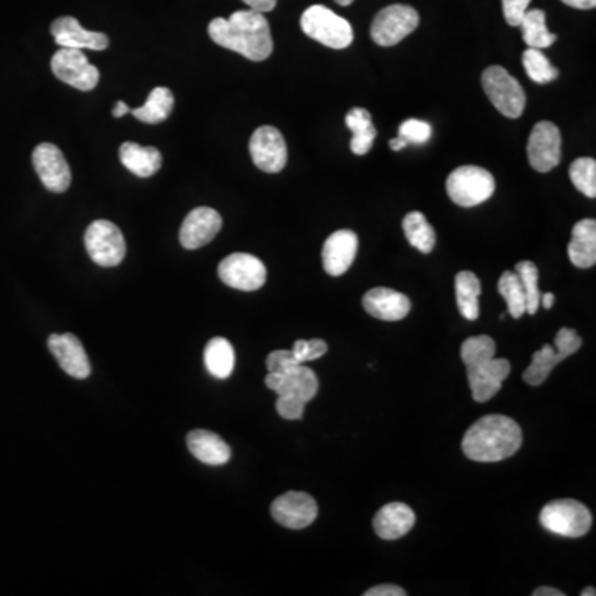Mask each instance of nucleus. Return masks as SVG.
I'll list each match as a JSON object with an SVG mask.
<instances>
[{
    "label": "nucleus",
    "instance_id": "obj_1",
    "mask_svg": "<svg viewBox=\"0 0 596 596\" xmlns=\"http://www.w3.org/2000/svg\"><path fill=\"white\" fill-rule=\"evenodd\" d=\"M207 30L214 44L241 53L252 62H264L274 52L269 22L255 10H237L229 19L217 17Z\"/></svg>",
    "mask_w": 596,
    "mask_h": 596
},
{
    "label": "nucleus",
    "instance_id": "obj_2",
    "mask_svg": "<svg viewBox=\"0 0 596 596\" xmlns=\"http://www.w3.org/2000/svg\"><path fill=\"white\" fill-rule=\"evenodd\" d=\"M522 446V429L514 419L489 414L467 429L462 451L471 461L497 462L514 456Z\"/></svg>",
    "mask_w": 596,
    "mask_h": 596
},
{
    "label": "nucleus",
    "instance_id": "obj_3",
    "mask_svg": "<svg viewBox=\"0 0 596 596\" xmlns=\"http://www.w3.org/2000/svg\"><path fill=\"white\" fill-rule=\"evenodd\" d=\"M461 358L467 368L472 398L477 403L494 398L510 375V361L496 358V342L487 335L467 338L462 343Z\"/></svg>",
    "mask_w": 596,
    "mask_h": 596
},
{
    "label": "nucleus",
    "instance_id": "obj_4",
    "mask_svg": "<svg viewBox=\"0 0 596 596\" xmlns=\"http://www.w3.org/2000/svg\"><path fill=\"white\" fill-rule=\"evenodd\" d=\"M300 27L303 34L330 49H347L355 39L350 22L325 5L308 7L300 19Z\"/></svg>",
    "mask_w": 596,
    "mask_h": 596
},
{
    "label": "nucleus",
    "instance_id": "obj_5",
    "mask_svg": "<svg viewBox=\"0 0 596 596\" xmlns=\"http://www.w3.org/2000/svg\"><path fill=\"white\" fill-rule=\"evenodd\" d=\"M446 189L447 196L457 206L474 207L492 198L496 179L487 169L479 166H461L449 174Z\"/></svg>",
    "mask_w": 596,
    "mask_h": 596
},
{
    "label": "nucleus",
    "instance_id": "obj_6",
    "mask_svg": "<svg viewBox=\"0 0 596 596\" xmlns=\"http://www.w3.org/2000/svg\"><path fill=\"white\" fill-rule=\"evenodd\" d=\"M592 514L587 505L573 499L553 500L540 512V524L552 534L577 539L592 529Z\"/></svg>",
    "mask_w": 596,
    "mask_h": 596
},
{
    "label": "nucleus",
    "instance_id": "obj_7",
    "mask_svg": "<svg viewBox=\"0 0 596 596\" xmlns=\"http://www.w3.org/2000/svg\"><path fill=\"white\" fill-rule=\"evenodd\" d=\"M482 88L496 110L507 118H519L525 110L524 88L504 67L492 65L482 73Z\"/></svg>",
    "mask_w": 596,
    "mask_h": 596
},
{
    "label": "nucleus",
    "instance_id": "obj_8",
    "mask_svg": "<svg viewBox=\"0 0 596 596\" xmlns=\"http://www.w3.org/2000/svg\"><path fill=\"white\" fill-rule=\"evenodd\" d=\"M582 347V338L572 328L558 330L555 342L552 345H545L535 351L532 356V363L524 371V381L530 386H539L547 380L548 375L555 370V366L568 356L575 355Z\"/></svg>",
    "mask_w": 596,
    "mask_h": 596
},
{
    "label": "nucleus",
    "instance_id": "obj_9",
    "mask_svg": "<svg viewBox=\"0 0 596 596\" xmlns=\"http://www.w3.org/2000/svg\"><path fill=\"white\" fill-rule=\"evenodd\" d=\"M418 10L409 5L395 4L376 15L371 24V39L381 47H393L418 29Z\"/></svg>",
    "mask_w": 596,
    "mask_h": 596
},
{
    "label": "nucleus",
    "instance_id": "obj_10",
    "mask_svg": "<svg viewBox=\"0 0 596 596\" xmlns=\"http://www.w3.org/2000/svg\"><path fill=\"white\" fill-rule=\"evenodd\" d=\"M85 247L95 264L116 267L125 259L126 242L118 226L110 221H95L85 234Z\"/></svg>",
    "mask_w": 596,
    "mask_h": 596
},
{
    "label": "nucleus",
    "instance_id": "obj_11",
    "mask_svg": "<svg viewBox=\"0 0 596 596\" xmlns=\"http://www.w3.org/2000/svg\"><path fill=\"white\" fill-rule=\"evenodd\" d=\"M219 279L232 289L242 292H254L264 287L267 280V269L264 262L255 255L237 254L227 255L217 269Z\"/></svg>",
    "mask_w": 596,
    "mask_h": 596
},
{
    "label": "nucleus",
    "instance_id": "obj_12",
    "mask_svg": "<svg viewBox=\"0 0 596 596\" xmlns=\"http://www.w3.org/2000/svg\"><path fill=\"white\" fill-rule=\"evenodd\" d=\"M52 72L58 80L82 92H92L100 82L98 68L88 62L83 50L62 47L52 57Z\"/></svg>",
    "mask_w": 596,
    "mask_h": 596
},
{
    "label": "nucleus",
    "instance_id": "obj_13",
    "mask_svg": "<svg viewBox=\"0 0 596 596\" xmlns=\"http://www.w3.org/2000/svg\"><path fill=\"white\" fill-rule=\"evenodd\" d=\"M250 156L255 166L264 173H280L287 164V143L274 126H260L249 143Z\"/></svg>",
    "mask_w": 596,
    "mask_h": 596
},
{
    "label": "nucleus",
    "instance_id": "obj_14",
    "mask_svg": "<svg viewBox=\"0 0 596 596\" xmlns=\"http://www.w3.org/2000/svg\"><path fill=\"white\" fill-rule=\"evenodd\" d=\"M530 166L539 173H548L557 168L562 158V135L550 121H540L530 133L527 145Z\"/></svg>",
    "mask_w": 596,
    "mask_h": 596
},
{
    "label": "nucleus",
    "instance_id": "obj_15",
    "mask_svg": "<svg viewBox=\"0 0 596 596\" xmlns=\"http://www.w3.org/2000/svg\"><path fill=\"white\" fill-rule=\"evenodd\" d=\"M32 163L40 181L52 193H65L72 184V171L62 149L50 143H42L34 149Z\"/></svg>",
    "mask_w": 596,
    "mask_h": 596
},
{
    "label": "nucleus",
    "instance_id": "obj_16",
    "mask_svg": "<svg viewBox=\"0 0 596 596\" xmlns=\"http://www.w3.org/2000/svg\"><path fill=\"white\" fill-rule=\"evenodd\" d=\"M270 514L287 529L300 530L315 522L318 505L305 492H285L272 502Z\"/></svg>",
    "mask_w": 596,
    "mask_h": 596
},
{
    "label": "nucleus",
    "instance_id": "obj_17",
    "mask_svg": "<svg viewBox=\"0 0 596 596\" xmlns=\"http://www.w3.org/2000/svg\"><path fill=\"white\" fill-rule=\"evenodd\" d=\"M222 227V217L211 207H196L184 219L179 241L184 249L194 250L204 247L219 234Z\"/></svg>",
    "mask_w": 596,
    "mask_h": 596
},
{
    "label": "nucleus",
    "instance_id": "obj_18",
    "mask_svg": "<svg viewBox=\"0 0 596 596\" xmlns=\"http://www.w3.org/2000/svg\"><path fill=\"white\" fill-rule=\"evenodd\" d=\"M49 348L67 375L73 376L77 380H85L92 373V365L85 353V348L72 333L50 335Z\"/></svg>",
    "mask_w": 596,
    "mask_h": 596
},
{
    "label": "nucleus",
    "instance_id": "obj_19",
    "mask_svg": "<svg viewBox=\"0 0 596 596\" xmlns=\"http://www.w3.org/2000/svg\"><path fill=\"white\" fill-rule=\"evenodd\" d=\"M50 32L63 49L105 50L110 45L105 34L83 29L75 17H60L53 22Z\"/></svg>",
    "mask_w": 596,
    "mask_h": 596
},
{
    "label": "nucleus",
    "instance_id": "obj_20",
    "mask_svg": "<svg viewBox=\"0 0 596 596\" xmlns=\"http://www.w3.org/2000/svg\"><path fill=\"white\" fill-rule=\"evenodd\" d=\"M356 252H358V237L355 232L347 229L333 232L323 244V269L332 277H340L355 262Z\"/></svg>",
    "mask_w": 596,
    "mask_h": 596
},
{
    "label": "nucleus",
    "instance_id": "obj_21",
    "mask_svg": "<svg viewBox=\"0 0 596 596\" xmlns=\"http://www.w3.org/2000/svg\"><path fill=\"white\" fill-rule=\"evenodd\" d=\"M265 385L279 396H295L308 403L317 395L318 378L310 368L300 365L290 373H269L265 376Z\"/></svg>",
    "mask_w": 596,
    "mask_h": 596
},
{
    "label": "nucleus",
    "instance_id": "obj_22",
    "mask_svg": "<svg viewBox=\"0 0 596 596\" xmlns=\"http://www.w3.org/2000/svg\"><path fill=\"white\" fill-rule=\"evenodd\" d=\"M363 307L371 317L383 320V322H398V320L408 317L411 302L406 295L399 294L396 290L378 287V289L366 292L363 297Z\"/></svg>",
    "mask_w": 596,
    "mask_h": 596
},
{
    "label": "nucleus",
    "instance_id": "obj_23",
    "mask_svg": "<svg viewBox=\"0 0 596 596\" xmlns=\"http://www.w3.org/2000/svg\"><path fill=\"white\" fill-rule=\"evenodd\" d=\"M416 524V515L409 505L391 502L378 510L373 520V527L378 537L383 540L401 539L409 534Z\"/></svg>",
    "mask_w": 596,
    "mask_h": 596
},
{
    "label": "nucleus",
    "instance_id": "obj_24",
    "mask_svg": "<svg viewBox=\"0 0 596 596\" xmlns=\"http://www.w3.org/2000/svg\"><path fill=\"white\" fill-rule=\"evenodd\" d=\"M188 449L193 456L209 466H222L231 459V447L229 444L207 429H196L188 434Z\"/></svg>",
    "mask_w": 596,
    "mask_h": 596
},
{
    "label": "nucleus",
    "instance_id": "obj_25",
    "mask_svg": "<svg viewBox=\"0 0 596 596\" xmlns=\"http://www.w3.org/2000/svg\"><path fill=\"white\" fill-rule=\"evenodd\" d=\"M568 257L578 269H590L596 264L595 219H583L573 226L572 241L568 244Z\"/></svg>",
    "mask_w": 596,
    "mask_h": 596
},
{
    "label": "nucleus",
    "instance_id": "obj_26",
    "mask_svg": "<svg viewBox=\"0 0 596 596\" xmlns=\"http://www.w3.org/2000/svg\"><path fill=\"white\" fill-rule=\"evenodd\" d=\"M120 159L123 166L138 178H149L163 166V154L159 153L158 148L130 141L120 146Z\"/></svg>",
    "mask_w": 596,
    "mask_h": 596
},
{
    "label": "nucleus",
    "instance_id": "obj_27",
    "mask_svg": "<svg viewBox=\"0 0 596 596\" xmlns=\"http://www.w3.org/2000/svg\"><path fill=\"white\" fill-rule=\"evenodd\" d=\"M345 121H347L348 130L353 133V140L350 143L351 151L356 156L370 153L376 140V128L371 120L370 111L365 108H351Z\"/></svg>",
    "mask_w": 596,
    "mask_h": 596
},
{
    "label": "nucleus",
    "instance_id": "obj_28",
    "mask_svg": "<svg viewBox=\"0 0 596 596\" xmlns=\"http://www.w3.org/2000/svg\"><path fill=\"white\" fill-rule=\"evenodd\" d=\"M479 297H481V280L469 270H462L456 275V302L459 312L466 320L479 318Z\"/></svg>",
    "mask_w": 596,
    "mask_h": 596
},
{
    "label": "nucleus",
    "instance_id": "obj_29",
    "mask_svg": "<svg viewBox=\"0 0 596 596\" xmlns=\"http://www.w3.org/2000/svg\"><path fill=\"white\" fill-rule=\"evenodd\" d=\"M204 363H206L207 371L214 378L226 380L232 375L234 365H236L234 347L227 342L226 338H212L211 342L207 343L206 350H204Z\"/></svg>",
    "mask_w": 596,
    "mask_h": 596
},
{
    "label": "nucleus",
    "instance_id": "obj_30",
    "mask_svg": "<svg viewBox=\"0 0 596 596\" xmlns=\"http://www.w3.org/2000/svg\"><path fill=\"white\" fill-rule=\"evenodd\" d=\"M173 108V92L169 88L158 87L149 93L145 105L131 110L130 113L135 116L136 120L149 123V125H156V123H163L164 120H168L169 115L173 113Z\"/></svg>",
    "mask_w": 596,
    "mask_h": 596
},
{
    "label": "nucleus",
    "instance_id": "obj_31",
    "mask_svg": "<svg viewBox=\"0 0 596 596\" xmlns=\"http://www.w3.org/2000/svg\"><path fill=\"white\" fill-rule=\"evenodd\" d=\"M519 27H522V37L530 49H548L557 40V35L550 34L547 29L544 10H527Z\"/></svg>",
    "mask_w": 596,
    "mask_h": 596
},
{
    "label": "nucleus",
    "instance_id": "obj_32",
    "mask_svg": "<svg viewBox=\"0 0 596 596\" xmlns=\"http://www.w3.org/2000/svg\"><path fill=\"white\" fill-rule=\"evenodd\" d=\"M403 231L404 236L414 249H418L423 254L433 252L434 246H436V232L424 214L414 211L409 212L408 216H404Z\"/></svg>",
    "mask_w": 596,
    "mask_h": 596
},
{
    "label": "nucleus",
    "instance_id": "obj_33",
    "mask_svg": "<svg viewBox=\"0 0 596 596\" xmlns=\"http://www.w3.org/2000/svg\"><path fill=\"white\" fill-rule=\"evenodd\" d=\"M499 292L504 297L505 303H507L510 317L520 318L524 313H527L524 289H522L517 272L507 270L502 274L499 280Z\"/></svg>",
    "mask_w": 596,
    "mask_h": 596
},
{
    "label": "nucleus",
    "instance_id": "obj_34",
    "mask_svg": "<svg viewBox=\"0 0 596 596\" xmlns=\"http://www.w3.org/2000/svg\"><path fill=\"white\" fill-rule=\"evenodd\" d=\"M515 272L519 275L520 284L524 289L525 294V307H527V313L535 315L540 307V294L539 290V269L534 262L530 260H524L515 265Z\"/></svg>",
    "mask_w": 596,
    "mask_h": 596
},
{
    "label": "nucleus",
    "instance_id": "obj_35",
    "mask_svg": "<svg viewBox=\"0 0 596 596\" xmlns=\"http://www.w3.org/2000/svg\"><path fill=\"white\" fill-rule=\"evenodd\" d=\"M522 63H524L525 72L529 75L530 80L540 83V85L553 82L560 75L558 68L553 67L550 60L539 49H530L529 47L525 50L522 55Z\"/></svg>",
    "mask_w": 596,
    "mask_h": 596
},
{
    "label": "nucleus",
    "instance_id": "obj_36",
    "mask_svg": "<svg viewBox=\"0 0 596 596\" xmlns=\"http://www.w3.org/2000/svg\"><path fill=\"white\" fill-rule=\"evenodd\" d=\"M573 186L587 198H596V161L593 158H578L570 166Z\"/></svg>",
    "mask_w": 596,
    "mask_h": 596
},
{
    "label": "nucleus",
    "instance_id": "obj_37",
    "mask_svg": "<svg viewBox=\"0 0 596 596\" xmlns=\"http://www.w3.org/2000/svg\"><path fill=\"white\" fill-rule=\"evenodd\" d=\"M399 138H403L408 145H426L431 140L433 128L426 121L406 120L399 126Z\"/></svg>",
    "mask_w": 596,
    "mask_h": 596
},
{
    "label": "nucleus",
    "instance_id": "obj_38",
    "mask_svg": "<svg viewBox=\"0 0 596 596\" xmlns=\"http://www.w3.org/2000/svg\"><path fill=\"white\" fill-rule=\"evenodd\" d=\"M294 356L297 358L298 363H307V361L318 360V358H322L325 353L328 351L327 343L323 342V340H297L295 342L294 348Z\"/></svg>",
    "mask_w": 596,
    "mask_h": 596
},
{
    "label": "nucleus",
    "instance_id": "obj_39",
    "mask_svg": "<svg viewBox=\"0 0 596 596\" xmlns=\"http://www.w3.org/2000/svg\"><path fill=\"white\" fill-rule=\"evenodd\" d=\"M302 365L298 363L292 350H275L267 356V370L269 373H290Z\"/></svg>",
    "mask_w": 596,
    "mask_h": 596
},
{
    "label": "nucleus",
    "instance_id": "obj_40",
    "mask_svg": "<svg viewBox=\"0 0 596 596\" xmlns=\"http://www.w3.org/2000/svg\"><path fill=\"white\" fill-rule=\"evenodd\" d=\"M305 404H307L305 401L295 398V396L280 395L279 399H277V413L282 418L290 419V421L302 419Z\"/></svg>",
    "mask_w": 596,
    "mask_h": 596
},
{
    "label": "nucleus",
    "instance_id": "obj_41",
    "mask_svg": "<svg viewBox=\"0 0 596 596\" xmlns=\"http://www.w3.org/2000/svg\"><path fill=\"white\" fill-rule=\"evenodd\" d=\"M532 0H502V9H504L505 22L510 27H519L524 19L525 12L529 10Z\"/></svg>",
    "mask_w": 596,
    "mask_h": 596
},
{
    "label": "nucleus",
    "instance_id": "obj_42",
    "mask_svg": "<svg viewBox=\"0 0 596 596\" xmlns=\"http://www.w3.org/2000/svg\"><path fill=\"white\" fill-rule=\"evenodd\" d=\"M365 596H406V590L396 585H378L368 590Z\"/></svg>",
    "mask_w": 596,
    "mask_h": 596
},
{
    "label": "nucleus",
    "instance_id": "obj_43",
    "mask_svg": "<svg viewBox=\"0 0 596 596\" xmlns=\"http://www.w3.org/2000/svg\"><path fill=\"white\" fill-rule=\"evenodd\" d=\"M242 2L249 5L250 10H255V12H260V14L272 12L275 9V5H277V0H242Z\"/></svg>",
    "mask_w": 596,
    "mask_h": 596
},
{
    "label": "nucleus",
    "instance_id": "obj_44",
    "mask_svg": "<svg viewBox=\"0 0 596 596\" xmlns=\"http://www.w3.org/2000/svg\"><path fill=\"white\" fill-rule=\"evenodd\" d=\"M562 2L580 10L595 9L596 5V0H562Z\"/></svg>",
    "mask_w": 596,
    "mask_h": 596
},
{
    "label": "nucleus",
    "instance_id": "obj_45",
    "mask_svg": "<svg viewBox=\"0 0 596 596\" xmlns=\"http://www.w3.org/2000/svg\"><path fill=\"white\" fill-rule=\"evenodd\" d=\"M534 596H563L565 593L560 592L557 588L540 587L532 593Z\"/></svg>",
    "mask_w": 596,
    "mask_h": 596
},
{
    "label": "nucleus",
    "instance_id": "obj_46",
    "mask_svg": "<svg viewBox=\"0 0 596 596\" xmlns=\"http://www.w3.org/2000/svg\"><path fill=\"white\" fill-rule=\"evenodd\" d=\"M130 111L131 108L126 105L125 101H116L115 108H113V116H115V118H121V116H125L126 113H130Z\"/></svg>",
    "mask_w": 596,
    "mask_h": 596
},
{
    "label": "nucleus",
    "instance_id": "obj_47",
    "mask_svg": "<svg viewBox=\"0 0 596 596\" xmlns=\"http://www.w3.org/2000/svg\"><path fill=\"white\" fill-rule=\"evenodd\" d=\"M406 146H408V143H406V141L403 140V138H395V140H391L390 141V148L393 149V151H401V149L406 148Z\"/></svg>",
    "mask_w": 596,
    "mask_h": 596
},
{
    "label": "nucleus",
    "instance_id": "obj_48",
    "mask_svg": "<svg viewBox=\"0 0 596 596\" xmlns=\"http://www.w3.org/2000/svg\"><path fill=\"white\" fill-rule=\"evenodd\" d=\"M553 302H555V295L553 294H544L540 297V303L544 305L547 310L553 307Z\"/></svg>",
    "mask_w": 596,
    "mask_h": 596
},
{
    "label": "nucleus",
    "instance_id": "obj_49",
    "mask_svg": "<svg viewBox=\"0 0 596 596\" xmlns=\"http://www.w3.org/2000/svg\"><path fill=\"white\" fill-rule=\"evenodd\" d=\"M595 588H585L582 592V596H595Z\"/></svg>",
    "mask_w": 596,
    "mask_h": 596
},
{
    "label": "nucleus",
    "instance_id": "obj_50",
    "mask_svg": "<svg viewBox=\"0 0 596 596\" xmlns=\"http://www.w3.org/2000/svg\"><path fill=\"white\" fill-rule=\"evenodd\" d=\"M338 5H343V7H347V5L353 4L355 0H335Z\"/></svg>",
    "mask_w": 596,
    "mask_h": 596
}]
</instances>
